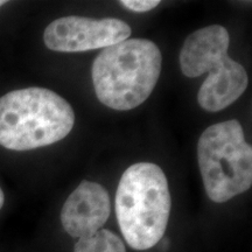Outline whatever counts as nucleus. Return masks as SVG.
I'll use <instances>...</instances> for the list:
<instances>
[{
    "instance_id": "nucleus-5",
    "label": "nucleus",
    "mask_w": 252,
    "mask_h": 252,
    "mask_svg": "<svg viewBox=\"0 0 252 252\" xmlns=\"http://www.w3.org/2000/svg\"><path fill=\"white\" fill-rule=\"evenodd\" d=\"M197 159L208 197L223 203L252 185V149L238 121L206 128L197 145Z\"/></svg>"
},
{
    "instance_id": "nucleus-11",
    "label": "nucleus",
    "mask_w": 252,
    "mask_h": 252,
    "mask_svg": "<svg viewBox=\"0 0 252 252\" xmlns=\"http://www.w3.org/2000/svg\"><path fill=\"white\" fill-rule=\"evenodd\" d=\"M5 2H6V1H2V0H0V7H1V6H2V5H4V4H5Z\"/></svg>"
},
{
    "instance_id": "nucleus-1",
    "label": "nucleus",
    "mask_w": 252,
    "mask_h": 252,
    "mask_svg": "<svg viewBox=\"0 0 252 252\" xmlns=\"http://www.w3.org/2000/svg\"><path fill=\"white\" fill-rule=\"evenodd\" d=\"M161 64V52L150 40L127 39L104 48L91 70L97 98L118 111L137 108L156 88Z\"/></svg>"
},
{
    "instance_id": "nucleus-9",
    "label": "nucleus",
    "mask_w": 252,
    "mask_h": 252,
    "mask_svg": "<svg viewBox=\"0 0 252 252\" xmlns=\"http://www.w3.org/2000/svg\"><path fill=\"white\" fill-rule=\"evenodd\" d=\"M121 4L133 12L145 13V12L156 8L160 4V1L159 0H123Z\"/></svg>"
},
{
    "instance_id": "nucleus-6",
    "label": "nucleus",
    "mask_w": 252,
    "mask_h": 252,
    "mask_svg": "<svg viewBox=\"0 0 252 252\" xmlns=\"http://www.w3.org/2000/svg\"><path fill=\"white\" fill-rule=\"evenodd\" d=\"M131 33V27L119 19L70 15L49 24L43 33V41L47 48L54 52L78 53L108 48L127 40Z\"/></svg>"
},
{
    "instance_id": "nucleus-2",
    "label": "nucleus",
    "mask_w": 252,
    "mask_h": 252,
    "mask_svg": "<svg viewBox=\"0 0 252 252\" xmlns=\"http://www.w3.org/2000/svg\"><path fill=\"white\" fill-rule=\"evenodd\" d=\"M171 207L168 181L156 163L138 162L123 173L116 193V216L132 249L149 250L161 241Z\"/></svg>"
},
{
    "instance_id": "nucleus-7",
    "label": "nucleus",
    "mask_w": 252,
    "mask_h": 252,
    "mask_svg": "<svg viewBox=\"0 0 252 252\" xmlns=\"http://www.w3.org/2000/svg\"><path fill=\"white\" fill-rule=\"evenodd\" d=\"M110 212L111 203L106 189L96 182L83 181L63 204L61 223L71 237L80 239L102 229Z\"/></svg>"
},
{
    "instance_id": "nucleus-3",
    "label": "nucleus",
    "mask_w": 252,
    "mask_h": 252,
    "mask_svg": "<svg viewBox=\"0 0 252 252\" xmlns=\"http://www.w3.org/2000/svg\"><path fill=\"white\" fill-rule=\"evenodd\" d=\"M75 124L67 100L45 88L9 91L0 98V145L31 151L64 139Z\"/></svg>"
},
{
    "instance_id": "nucleus-10",
    "label": "nucleus",
    "mask_w": 252,
    "mask_h": 252,
    "mask_svg": "<svg viewBox=\"0 0 252 252\" xmlns=\"http://www.w3.org/2000/svg\"><path fill=\"white\" fill-rule=\"evenodd\" d=\"M4 201H5L4 191H2L1 188H0V209H1L2 206H4Z\"/></svg>"
},
{
    "instance_id": "nucleus-8",
    "label": "nucleus",
    "mask_w": 252,
    "mask_h": 252,
    "mask_svg": "<svg viewBox=\"0 0 252 252\" xmlns=\"http://www.w3.org/2000/svg\"><path fill=\"white\" fill-rule=\"evenodd\" d=\"M74 252H126L125 245L117 235L106 229L80 238Z\"/></svg>"
},
{
    "instance_id": "nucleus-4",
    "label": "nucleus",
    "mask_w": 252,
    "mask_h": 252,
    "mask_svg": "<svg viewBox=\"0 0 252 252\" xmlns=\"http://www.w3.org/2000/svg\"><path fill=\"white\" fill-rule=\"evenodd\" d=\"M229 45L226 28L212 25L191 33L182 46V74L190 78L209 74L197 94V102L206 111L228 108L248 88V72L241 63L229 58Z\"/></svg>"
}]
</instances>
